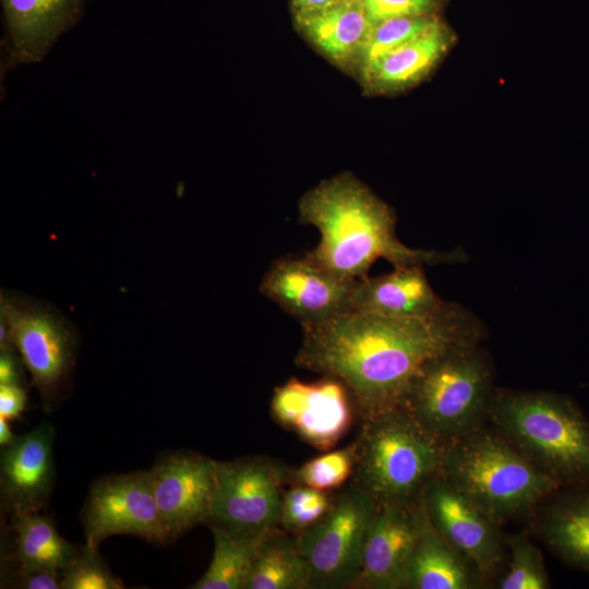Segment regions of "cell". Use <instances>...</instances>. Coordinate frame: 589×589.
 <instances>
[{
    "instance_id": "cell-1",
    "label": "cell",
    "mask_w": 589,
    "mask_h": 589,
    "mask_svg": "<svg viewBox=\"0 0 589 589\" xmlns=\"http://www.w3.org/2000/svg\"><path fill=\"white\" fill-rule=\"evenodd\" d=\"M481 322L459 304L423 318L348 311L302 326L296 365L341 381L362 420L401 408L420 371L452 349L477 345Z\"/></svg>"
},
{
    "instance_id": "cell-2",
    "label": "cell",
    "mask_w": 589,
    "mask_h": 589,
    "mask_svg": "<svg viewBox=\"0 0 589 589\" xmlns=\"http://www.w3.org/2000/svg\"><path fill=\"white\" fill-rule=\"evenodd\" d=\"M300 221L321 235L315 248L305 252L332 273L358 280L372 264L384 259L394 268L434 265L465 260L464 252L412 249L396 236L390 207L350 172L323 180L299 203Z\"/></svg>"
},
{
    "instance_id": "cell-3",
    "label": "cell",
    "mask_w": 589,
    "mask_h": 589,
    "mask_svg": "<svg viewBox=\"0 0 589 589\" xmlns=\"http://www.w3.org/2000/svg\"><path fill=\"white\" fill-rule=\"evenodd\" d=\"M440 474L497 525L529 513L560 485L498 432L480 426L445 444Z\"/></svg>"
},
{
    "instance_id": "cell-4",
    "label": "cell",
    "mask_w": 589,
    "mask_h": 589,
    "mask_svg": "<svg viewBox=\"0 0 589 589\" xmlns=\"http://www.w3.org/2000/svg\"><path fill=\"white\" fill-rule=\"evenodd\" d=\"M488 414L501 435L557 481L589 473V424L565 397L494 389Z\"/></svg>"
},
{
    "instance_id": "cell-5",
    "label": "cell",
    "mask_w": 589,
    "mask_h": 589,
    "mask_svg": "<svg viewBox=\"0 0 589 589\" xmlns=\"http://www.w3.org/2000/svg\"><path fill=\"white\" fill-rule=\"evenodd\" d=\"M356 483L382 504H410L441 473L445 444L402 408L363 420Z\"/></svg>"
},
{
    "instance_id": "cell-6",
    "label": "cell",
    "mask_w": 589,
    "mask_h": 589,
    "mask_svg": "<svg viewBox=\"0 0 589 589\" xmlns=\"http://www.w3.org/2000/svg\"><path fill=\"white\" fill-rule=\"evenodd\" d=\"M493 392L491 365L479 344L462 346L424 365L401 408L447 444L480 426Z\"/></svg>"
},
{
    "instance_id": "cell-7",
    "label": "cell",
    "mask_w": 589,
    "mask_h": 589,
    "mask_svg": "<svg viewBox=\"0 0 589 589\" xmlns=\"http://www.w3.org/2000/svg\"><path fill=\"white\" fill-rule=\"evenodd\" d=\"M0 320L32 375L46 409L63 395L77 352V332L68 317L49 302L1 290Z\"/></svg>"
},
{
    "instance_id": "cell-8",
    "label": "cell",
    "mask_w": 589,
    "mask_h": 589,
    "mask_svg": "<svg viewBox=\"0 0 589 589\" xmlns=\"http://www.w3.org/2000/svg\"><path fill=\"white\" fill-rule=\"evenodd\" d=\"M380 504L354 485L334 498L328 513L296 537L306 561L311 588L354 587L365 542Z\"/></svg>"
},
{
    "instance_id": "cell-9",
    "label": "cell",
    "mask_w": 589,
    "mask_h": 589,
    "mask_svg": "<svg viewBox=\"0 0 589 589\" xmlns=\"http://www.w3.org/2000/svg\"><path fill=\"white\" fill-rule=\"evenodd\" d=\"M286 471L262 457L216 461V483L206 522L242 537H261L279 525Z\"/></svg>"
},
{
    "instance_id": "cell-10",
    "label": "cell",
    "mask_w": 589,
    "mask_h": 589,
    "mask_svg": "<svg viewBox=\"0 0 589 589\" xmlns=\"http://www.w3.org/2000/svg\"><path fill=\"white\" fill-rule=\"evenodd\" d=\"M85 544L133 534L154 543L172 539L158 509L149 470L106 476L89 489L82 508Z\"/></svg>"
},
{
    "instance_id": "cell-11",
    "label": "cell",
    "mask_w": 589,
    "mask_h": 589,
    "mask_svg": "<svg viewBox=\"0 0 589 589\" xmlns=\"http://www.w3.org/2000/svg\"><path fill=\"white\" fill-rule=\"evenodd\" d=\"M354 283L318 265L306 253L288 254L273 261L259 289L304 326L351 311Z\"/></svg>"
},
{
    "instance_id": "cell-12",
    "label": "cell",
    "mask_w": 589,
    "mask_h": 589,
    "mask_svg": "<svg viewBox=\"0 0 589 589\" xmlns=\"http://www.w3.org/2000/svg\"><path fill=\"white\" fill-rule=\"evenodd\" d=\"M354 402L347 386L324 375L316 382L291 377L274 390V419L320 450H328L347 433Z\"/></svg>"
},
{
    "instance_id": "cell-13",
    "label": "cell",
    "mask_w": 589,
    "mask_h": 589,
    "mask_svg": "<svg viewBox=\"0 0 589 589\" xmlns=\"http://www.w3.org/2000/svg\"><path fill=\"white\" fill-rule=\"evenodd\" d=\"M428 515L438 532L478 570L484 584L498 572L505 550L500 525L490 519L441 474L422 491Z\"/></svg>"
},
{
    "instance_id": "cell-14",
    "label": "cell",
    "mask_w": 589,
    "mask_h": 589,
    "mask_svg": "<svg viewBox=\"0 0 589 589\" xmlns=\"http://www.w3.org/2000/svg\"><path fill=\"white\" fill-rule=\"evenodd\" d=\"M156 503L172 538L205 524L216 483V460L170 453L149 470Z\"/></svg>"
},
{
    "instance_id": "cell-15",
    "label": "cell",
    "mask_w": 589,
    "mask_h": 589,
    "mask_svg": "<svg viewBox=\"0 0 589 589\" xmlns=\"http://www.w3.org/2000/svg\"><path fill=\"white\" fill-rule=\"evenodd\" d=\"M53 442V428L43 423L2 447L1 501L11 515L39 513L47 505L56 480Z\"/></svg>"
},
{
    "instance_id": "cell-16",
    "label": "cell",
    "mask_w": 589,
    "mask_h": 589,
    "mask_svg": "<svg viewBox=\"0 0 589 589\" xmlns=\"http://www.w3.org/2000/svg\"><path fill=\"white\" fill-rule=\"evenodd\" d=\"M417 539L418 526L412 503L380 505L365 542L354 587L408 588Z\"/></svg>"
},
{
    "instance_id": "cell-17",
    "label": "cell",
    "mask_w": 589,
    "mask_h": 589,
    "mask_svg": "<svg viewBox=\"0 0 589 589\" xmlns=\"http://www.w3.org/2000/svg\"><path fill=\"white\" fill-rule=\"evenodd\" d=\"M87 0H1L9 65L40 61L82 17Z\"/></svg>"
},
{
    "instance_id": "cell-18",
    "label": "cell",
    "mask_w": 589,
    "mask_h": 589,
    "mask_svg": "<svg viewBox=\"0 0 589 589\" xmlns=\"http://www.w3.org/2000/svg\"><path fill=\"white\" fill-rule=\"evenodd\" d=\"M423 265L395 268L356 280L351 311L394 318H423L443 312L450 302L433 290Z\"/></svg>"
},
{
    "instance_id": "cell-19",
    "label": "cell",
    "mask_w": 589,
    "mask_h": 589,
    "mask_svg": "<svg viewBox=\"0 0 589 589\" xmlns=\"http://www.w3.org/2000/svg\"><path fill=\"white\" fill-rule=\"evenodd\" d=\"M298 29L324 57L357 72L371 31L360 0H337L322 8L294 12Z\"/></svg>"
},
{
    "instance_id": "cell-20",
    "label": "cell",
    "mask_w": 589,
    "mask_h": 589,
    "mask_svg": "<svg viewBox=\"0 0 589 589\" xmlns=\"http://www.w3.org/2000/svg\"><path fill=\"white\" fill-rule=\"evenodd\" d=\"M418 539L412 556L409 589H473L483 580L472 563L432 524L422 493L412 502Z\"/></svg>"
},
{
    "instance_id": "cell-21",
    "label": "cell",
    "mask_w": 589,
    "mask_h": 589,
    "mask_svg": "<svg viewBox=\"0 0 589 589\" xmlns=\"http://www.w3.org/2000/svg\"><path fill=\"white\" fill-rule=\"evenodd\" d=\"M453 40L452 32L440 20L417 37L366 63L358 74L365 91L372 94L405 89L432 71Z\"/></svg>"
},
{
    "instance_id": "cell-22",
    "label": "cell",
    "mask_w": 589,
    "mask_h": 589,
    "mask_svg": "<svg viewBox=\"0 0 589 589\" xmlns=\"http://www.w3.org/2000/svg\"><path fill=\"white\" fill-rule=\"evenodd\" d=\"M11 518L14 548L7 557L10 563L61 573L76 554L79 549L60 536L48 516L22 513L11 515Z\"/></svg>"
},
{
    "instance_id": "cell-23",
    "label": "cell",
    "mask_w": 589,
    "mask_h": 589,
    "mask_svg": "<svg viewBox=\"0 0 589 589\" xmlns=\"http://www.w3.org/2000/svg\"><path fill=\"white\" fill-rule=\"evenodd\" d=\"M311 578L296 538L273 530L255 554L244 589H308Z\"/></svg>"
},
{
    "instance_id": "cell-24",
    "label": "cell",
    "mask_w": 589,
    "mask_h": 589,
    "mask_svg": "<svg viewBox=\"0 0 589 589\" xmlns=\"http://www.w3.org/2000/svg\"><path fill=\"white\" fill-rule=\"evenodd\" d=\"M537 525L540 537L552 551L589 569V495L552 503Z\"/></svg>"
},
{
    "instance_id": "cell-25",
    "label": "cell",
    "mask_w": 589,
    "mask_h": 589,
    "mask_svg": "<svg viewBox=\"0 0 589 589\" xmlns=\"http://www.w3.org/2000/svg\"><path fill=\"white\" fill-rule=\"evenodd\" d=\"M214 538L212 562L193 589H244L259 546L266 536L242 537L211 527Z\"/></svg>"
},
{
    "instance_id": "cell-26",
    "label": "cell",
    "mask_w": 589,
    "mask_h": 589,
    "mask_svg": "<svg viewBox=\"0 0 589 589\" xmlns=\"http://www.w3.org/2000/svg\"><path fill=\"white\" fill-rule=\"evenodd\" d=\"M510 560L506 574L500 579V589H548L549 576L540 549L526 533L507 538Z\"/></svg>"
},
{
    "instance_id": "cell-27",
    "label": "cell",
    "mask_w": 589,
    "mask_h": 589,
    "mask_svg": "<svg viewBox=\"0 0 589 589\" xmlns=\"http://www.w3.org/2000/svg\"><path fill=\"white\" fill-rule=\"evenodd\" d=\"M440 21L435 14L400 16L372 25L363 46L359 70L378 56L409 41Z\"/></svg>"
},
{
    "instance_id": "cell-28",
    "label": "cell",
    "mask_w": 589,
    "mask_h": 589,
    "mask_svg": "<svg viewBox=\"0 0 589 589\" xmlns=\"http://www.w3.org/2000/svg\"><path fill=\"white\" fill-rule=\"evenodd\" d=\"M356 457L353 443L306 461L291 473V480L320 491L337 489L354 471Z\"/></svg>"
},
{
    "instance_id": "cell-29",
    "label": "cell",
    "mask_w": 589,
    "mask_h": 589,
    "mask_svg": "<svg viewBox=\"0 0 589 589\" xmlns=\"http://www.w3.org/2000/svg\"><path fill=\"white\" fill-rule=\"evenodd\" d=\"M333 501L325 491L296 484L283 494L279 525L298 534L317 524L328 513Z\"/></svg>"
},
{
    "instance_id": "cell-30",
    "label": "cell",
    "mask_w": 589,
    "mask_h": 589,
    "mask_svg": "<svg viewBox=\"0 0 589 589\" xmlns=\"http://www.w3.org/2000/svg\"><path fill=\"white\" fill-rule=\"evenodd\" d=\"M98 548L84 544L61 570V589H122L98 553Z\"/></svg>"
},
{
    "instance_id": "cell-31",
    "label": "cell",
    "mask_w": 589,
    "mask_h": 589,
    "mask_svg": "<svg viewBox=\"0 0 589 589\" xmlns=\"http://www.w3.org/2000/svg\"><path fill=\"white\" fill-rule=\"evenodd\" d=\"M371 25L385 20L435 14L436 0H360Z\"/></svg>"
},
{
    "instance_id": "cell-32",
    "label": "cell",
    "mask_w": 589,
    "mask_h": 589,
    "mask_svg": "<svg viewBox=\"0 0 589 589\" xmlns=\"http://www.w3.org/2000/svg\"><path fill=\"white\" fill-rule=\"evenodd\" d=\"M15 567L11 574L12 584L24 589H60L61 573L44 567L12 564Z\"/></svg>"
},
{
    "instance_id": "cell-33",
    "label": "cell",
    "mask_w": 589,
    "mask_h": 589,
    "mask_svg": "<svg viewBox=\"0 0 589 589\" xmlns=\"http://www.w3.org/2000/svg\"><path fill=\"white\" fill-rule=\"evenodd\" d=\"M27 394L24 385L0 384V417L14 420L24 411Z\"/></svg>"
},
{
    "instance_id": "cell-34",
    "label": "cell",
    "mask_w": 589,
    "mask_h": 589,
    "mask_svg": "<svg viewBox=\"0 0 589 589\" xmlns=\"http://www.w3.org/2000/svg\"><path fill=\"white\" fill-rule=\"evenodd\" d=\"M17 351H0V384L24 385L23 362Z\"/></svg>"
},
{
    "instance_id": "cell-35",
    "label": "cell",
    "mask_w": 589,
    "mask_h": 589,
    "mask_svg": "<svg viewBox=\"0 0 589 589\" xmlns=\"http://www.w3.org/2000/svg\"><path fill=\"white\" fill-rule=\"evenodd\" d=\"M337 0H292L294 12L325 7Z\"/></svg>"
},
{
    "instance_id": "cell-36",
    "label": "cell",
    "mask_w": 589,
    "mask_h": 589,
    "mask_svg": "<svg viewBox=\"0 0 589 589\" xmlns=\"http://www.w3.org/2000/svg\"><path fill=\"white\" fill-rule=\"evenodd\" d=\"M17 435H14L11 431L8 420L0 417V445L1 447L10 445L16 440Z\"/></svg>"
}]
</instances>
